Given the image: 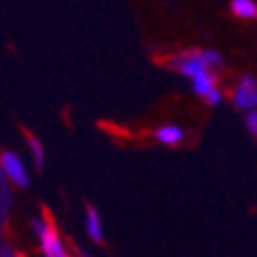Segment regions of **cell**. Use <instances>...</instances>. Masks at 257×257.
I'll return each mask as SVG.
<instances>
[{"label": "cell", "instance_id": "obj_1", "mask_svg": "<svg viewBox=\"0 0 257 257\" xmlns=\"http://www.w3.org/2000/svg\"><path fill=\"white\" fill-rule=\"evenodd\" d=\"M170 66L175 71H179L184 78H189L191 90H194L198 97H203L208 104H212V106L222 104L224 92L219 90L215 69L208 66V62H205L203 55H201V50H187V52H179L177 57H172L170 59Z\"/></svg>", "mask_w": 257, "mask_h": 257}, {"label": "cell", "instance_id": "obj_8", "mask_svg": "<svg viewBox=\"0 0 257 257\" xmlns=\"http://www.w3.org/2000/svg\"><path fill=\"white\" fill-rule=\"evenodd\" d=\"M29 149H31L33 163L40 168V165L45 163V147L40 144V140H36V137H29Z\"/></svg>", "mask_w": 257, "mask_h": 257}, {"label": "cell", "instance_id": "obj_7", "mask_svg": "<svg viewBox=\"0 0 257 257\" xmlns=\"http://www.w3.org/2000/svg\"><path fill=\"white\" fill-rule=\"evenodd\" d=\"M231 12H234V17H238V19L250 22V19L257 17V3L255 0H231Z\"/></svg>", "mask_w": 257, "mask_h": 257}, {"label": "cell", "instance_id": "obj_12", "mask_svg": "<svg viewBox=\"0 0 257 257\" xmlns=\"http://www.w3.org/2000/svg\"><path fill=\"white\" fill-rule=\"evenodd\" d=\"M12 255H15V250L10 245H0V257H12Z\"/></svg>", "mask_w": 257, "mask_h": 257}, {"label": "cell", "instance_id": "obj_3", "mask_svg": "<svg viewBox=\"0 0 257 257\" xmlns=\"http://www.w3.org/2000/svg\"><path fill=\"white\" fill-rule=\"evenodd\" d=\"M0 172L8 177L12 187L29 189L31 187V170L17 151H3L0 154Z\"/></svg>", "mask_w": 257, "mask_h": 257}, {"label": "cell", "instance_id": "obj_6", "mask_svg": "<svg viewBox=\"0 0 257 257\" xmlns=\"http://www.w3.org/2000/svg\"><path fill=\"white\" fill-rule=\"evenodd\" d=\"M85 231L90 236V241L101 243L104 241V224H101V215L94 208H87L85 212Z\"/></svg>", "mask_w": 257, "mask_h": 257}, {"label": "cell", "instance_id": "obj_9", "mask_svg": "<svg viewBox=\"0 0 257 257\" xmlns=\"http://www.w3.org/2000/svg\"><path fill=\"white\" fill-rule=\"evenodd\" d=\"M203 59L208 62V66H212V69H219V66H224V57H222V52H217V50H201Z\"/></svg>", "mask_w": 257, "mask_h": 257}, {"label": "cell", "instance_id": "obj_4", "mask_svg": "<svg viewBox=\"0 0 257 257\" xmlns=\"http://www.w3.org/2000/svg\"><path fill=\"white\" fill-rule=\"evenodd\" d=\"M231 99H234V106L241 111H250L257 109V80L255 76H243L236 87L231 90Z\"/></svg>", "mask_w": 257, "mask_h": 257}, {"label": "cell", "instance_id": "obj_10", "mask_svg": "<svg viewBox=\"0 0 257 257\" xmlns=\"http://www.w3.org/2000/svg\"><path fill=\"white\" fill-rule=\"evenodd\" d=\"M245 113H248V116H245V127H248V133L257 135V111L250 109V111H245Z\"/></svg>", "mask_w": 257, "mask_h": 257}, {"label": "cell", "instance_id": "obj_11", "mask_svg": "<svg viewBox=\"0 0 257 257\" xmlns=\"http://www.w3.org/2000/svg\"><path fill=\"white\" fill-rule=\"evenodd\" d=\"M5 217H8V210H5V205L0 201V234H3V224H5Z\"/></svg>", "mask_w": 257, "mask_h": 257}, {"label": "cell", "instance_id": "obj_5", "mask_svg": "<svg viewBox=\"0 0 257 257\" xmlns=\"http://www.w3.org/2000/svg\"><path fill=\"white\" fill-rule=\"evenodd\" d=\"M154 137H156V142L163 144V147H177V144H182V142L187 140V133H184V127H179V125H161Z\"/></svg>", "mask_w": 257, "mask_h": 257}, {"label": "cell", "instance_id": "obj_2", "mask_svg": "<svg viewBox=\"0 0 257 257\" xmlns=\"http://www.w3.org/2000/svg\"><path fill=\"white\" fill-rule=\"evenodd\" d=\"M31 229L36 238H38V248L45 257H66V243L62 241L59 231L55 229V224L47 217H36L31 222Z\"/></svg>", "mask_w": 257, "mask_h": 257}]
</instances>
